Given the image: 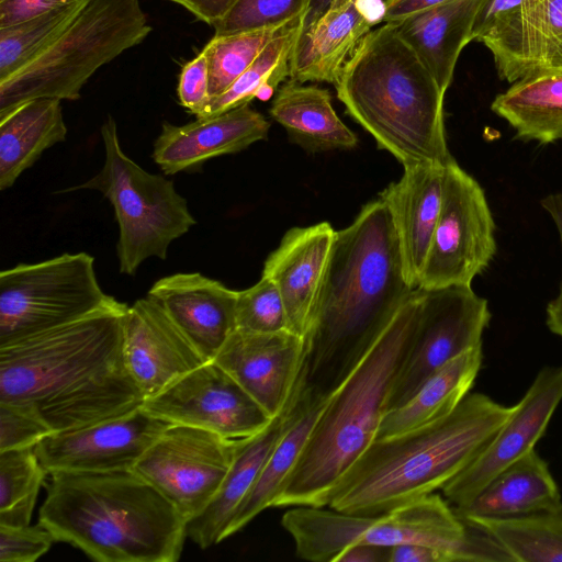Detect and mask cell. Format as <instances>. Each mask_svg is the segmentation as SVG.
<instances>
[{
  "label": "cell",
  "mask_w": 562,
  "mask_h": 562,
  "mask_svg": "<svg viewBox=\"0 0 562 562\" xmlns=\"http://www.w3.org/2000/svg\"><path fill=\"white\" fill-rule=\"evenodd\" d=\"M191 12L198 20L214 26L223 20L239 0H169Z\"/></svg>",
  "instance_id": "obj_47"
},
{
  "label": "cell",
  "mask_w": 562,
  "mask_h": 562,
  "mask_svg": "<svg viewBox=\"0 0 562 562\" xmlns=\"http://www.w3.org/2000/svg\"><path fill=\"white\" fill-rule=\"evenodd\" d=\"M124 356L145 398L207 362L161 306L147 296L128 306Z\"/></svg>",
  "instance_id": "obj_18"
},
{
  "label": "cell",
  "mask_w": 562,
  "mask_h": 562,
  "mask_svg": "<svg viewBox=\"0 0 562 562\" xmlns=\"http://www.w3.org/2000/svg\"><path fill=\"white\" fill-rule=\"evenodd\" d=\"M348 114L404 167L448 165L445 93L391 23L370 31L335 83Z\"/></svg>",
  "instance_id": "obj_6"
},
{
  "label": "cell",
  "mask_w": 562,
  "mask_h": 562,
  "mask_svg": "<svg viewBox=\"0 0 562 562\" xmlns=\"http://www.w3.org/2000/svg\"><path fill=\"white\" fill-rule=\"evenodd\" d=\"M281 26L213 36L203 48L209 67L210 102L238 79Z\"/></svg>",
  "instance_id": "obj_37"
},
{
  "label": "cell",
  "mask_w": 562,
  "mask_h": 562,
  "mask_svg": "<svg viewBox=\"0 0 562 562\" xmlns=\"http://www.w3.org/2000/svg\"><path fill=\"white\" fill-rule=\"evenodd\" d=\"M420 310L416 288L344 367L273 507H328L338 482L376 439Z\"/></svg>",
  "instance_id": "obj_2"
},
{
  "label": "cell",
  "mask_w": 562,
  "mask_h": 562,
  "mask_svg": "<svg viewBox=\"0 0 562 562\" xmlns=\"http://www.w3.org/2000/svg\"><path fill=\"white\" fill-rule=\"evenodd\" d=\"M123 302L58 328L0 346V403L53 432L128 414L145 396L126 366Z\"/></svg>",
  "instance_id": "obj_1"
},
{
  "label": "cell",
  "mask_w": 562,
  "mask_h": 562,
  "mask_svg": "<svg viewBox=\"0 0 562 562\" xmlns=\"http://www.w3.org/2000/svg\"><path fill=\"white\" fill-rule=\"evenodd\" d=\"M269 126L249 103L184 125L164 122L153 159L166 175L194 171L211 158L238 153L267 138Z\"/></svg>",
  "instance_id": "obj_21"
},
{
  "label": "cell",
  "mask_w": 562,
  "mask_h": 562,
  "mask_svg": "<svg viewBox=\"0 0 562 562\" xmlns=\"http://www.w3.org/2000/svg\"><path fill=\"white\" fill-rule=\"evenodd\" d=\"M448 0H384L382 21L392 23Z\"/></svg>",
  "instance_id": "obj_49"
},
{
  "label": "cell",
  "mask_w": 562,
  "mask_h": 562,
  "mask_svg": "<svg viewBox=\"0 0 562 562\" xmlns=\"http://www.w3.org/2000/svg\"><path fill=\"white\" fill-rule=\"evenodd\" d=\"M100 286L94 259L63 254L0 272V346L79 321L117 304Z\"/></svg>",
  "instance_id": "obj_10"
},
{
  "label": "cell",
  "mask_w": 562,
  "mask_h": 562,
  "mask_svg": "<svg viewBox=\"0 0 562 562\" xmlns=\"http://www.w3.org/2000/svg\"><path fill=\"white\" fill-rule=\"evenodd\" d=\"M419 290V321L398 374L390 409L408 401L448 361L482 346L483 333L491 319L487 301L479 296L471 285Z\"/></svg>",
  "instance_id": "obj_13"
},
{
  "label": "cell",
  "mask_w": 562,
  "mask_h": 562,
  "mask_svg": "<svg viewBox=\"0 0 562 562\" xmlns=\"http://www.w3.org/2000/svg\"><path fill=\"white\" fill-rule=\"evenodd\" d=\"M415 289L406 278L385 203H368L334 237L305 338L308 384L315 385L329 367L338 369V378Z\"/></svg>",
  "instance_id": "obj_3"
},
{
  "label": "cell",
  "mask_w": 562,
  "mask_h": 562,
  "mask_svg": "<svg viewBox=\"0 0 562 562\" xmlns=\"http://www.w3.org/2000/svg\"><path fill=\"white\" fill-rule=\"evenodd\" d=\"M495 252V224L484 191L452 159L445 167L441 207L417 288L471 285Z\"/></svg>",
  "instance_id": "obj_11"
},
{
  "label": "cell",
  "mask_w": 562,
  "mask_h": 562,
  "mask_svg": "<svg viewBox=\"0 0 562 562\" xmlns=\"http://www.w3.org/2000/svg\"><path fill=\"white\" fill-rule=\"evenodd\" d=\"M333 0H310L308 5L301 18L300 32L310 29L328 9Z\"/></svg>",
  "instance_id": "obj_50"
},
{
  "label": "cell",
  "mask_w": 562,
  "mask_h": 562,
  "mask_svg": "<svg viewBox=\"0 0 562 562\" xmlns=\"http://www.w3.org/2000/svg\"><path fill=\"white\" fill-rule=\"evenodd\" d=\"M562 401V366L541 369L483 451L442 488L454 508L469 504L495 476L535 449Z\"/></svg>",
  "instance_id": "obj_16"
},
{
  "label": "cell",
  "mask_w": 562,
  "mask_h": 562,
  "mask_svg": "<svg viewBox=\"0 0 562 562\" xmlns=\"http://www.w3.org/2000/svg\"><path fill=\"white\" fill-rule=\"evenodd\" d=\"M236 323L238 330L248 333L267 334L288 329L282 297L269 278L262 276L255 285L238 291Z\"/></svg>",
  "instance_id": "obj_38"
},
{
  "label": "cell",
  "mask_w": 562,
  "mask_h": 562,
  "mask_svg": "<svg viewBox=\"0 0 562 562\" xmlns=\"http://www.w3.org/2000/svg\"><path fill=\"white\" fill-rule=\"evenodd\" d=\"M296 507L283 514L281 524L303 560L331 562L355 543H420L449 550L458 561L491 560L488 540L436 493L378 516L351 515L330 507Z\"/></svg>",
  "instance_id": "obj_7"
},
{
  "label": "cell",
  "mask_w": 562,
  "mask_h": 562,
  "mask_svg": "<svg viewBox=\"0 0 562 562\" xmlns=\"http://www.w3.org/2000/svg\"><path fill=\"white\" fill-rule=\"evenodd\" d=\"M482 360L479 346L440 367L408 401L385 414L376 439L413 430L450 414L469 394Z\"/></svg>",
  "instance_id": "obj_30"
},
{
  "label": "cell",
  "mask_w": 562,
  "mask_h": 562,
  "mask_svg": "<svg viewBox=\"0 0 562 562\" xmlns=\"http://www.w3.org/2000/svg\"><path fill=\"white\" fill-rule=\"evenodd\" d=\"M461 519L507 518L562 510V498L543 459L533 449L495 476L469 504Z\"/></svg>",
  "instance_id": "obj_27"
},
{
  "label": "cell",
  "mask_w": 562,
  "mask_h": 562,
  "mask_svg": "<svg viewBox=\"0 0 562 562\" xmlns=\"http://www.w3.org/2000/svg\"><path fill=\"white\" fill-rule=\"evenodd\" d=\"M484 2L448 0L391 23L443 92L452 81L462 49L473 41V26Z\"/></svg>",
  "instance_id": "obj_26"
},
{
  "label": "cell",
  "mask_w": 562,
  "mask_h": 562,
  "mask_svg": "<svg viewBox=\"0 0 562 562\" xmlns=\"http://www.w3.org/2000/svg\"><path fill=\"white\" fill-rule=\"evenodd\" d=\"M269 113L296 144L312 151L349 149L356 135L331 105L328 90L289 79L277 91Z\"/></svg>",
  "instance_id": "obj_29"
},
{
  "label": "cell",
  "mask_w": 562,
  "mask_h": 562,
  "mask_svg": "<svg viewBox=\"0 0 562 562\" xmlns=\"http://www.w3.org/2000/svg\"><path fill=\"white\" fill-rule=\"evenodd\" d=\"M245 439L172 424L133 470L154 485L188 524L211 502Z\"/></svg>",
  "instance_id": "obj_12"
},
{
  "label": "cell",
  "mask_w": 562,
  "mask_h": 562,
  "mask_svg": "<svg viewBox=\"0 0 562 562\" xmlns=\"http://www.w3.org/2000/svg\"><path fill=\"white\" fill-rule=\"evenodd\" d=\"M491 109L519 139L562 142V68L541 69L517 80L494 99Z\"/></svg>",
  "instance_id": "obj_31"
},
{
  "label": "cell",
  "mask_w": 562,
  "mask_h": 562,
  "mask_svg": "<svg viewBox=\"0 0 562 562\" xmlns=\"http://www.w3.org/2000/svg\"><path fill=\"white\" fill-rule=\"evenodd\" d=\"M557 68H562V0H548L539 70Z\"/></svg>",
  "instance_id": "obj_43"
},
{
  "label": "cell",
  "mask_w": 562,
  "mask_h": 562,
  "mask_svg": "<svg viewBox=\"0 0 562 562\" xmlns=\"http://www.w3.org/2000/svg\"><path fill=\"white\" fill-rule=\"evenodd\" d=\"M513 411L484 394H468L432 423L375 439L338 482L328 507L378 516L441 490L483 451Z\"/></svg>",
  "instance_id": "obj_5"
},
{
  "label": "cell",
  "mask_w": 562,
  "mask_h": 562,
  "mask_svg": "<svg viewBox=\"0 0 562 562\" xmlns=\"http://www.w3.org/2000/svg\"><path fill=\"white\" fill-rule=\"evenodd\" d=\"M47 474L35 448L0 451V525H30Z\"/></svg>",
  "instance_id": "obj_36"
},
{
  "label": "cell",
  "mask_w": 562,
  "mask_h": 562,
  "mask_svg": "<svg viewBox=\"0 0 562 562\" xmlns=\"http://www.w3.org/2000/svg\"><path fill=\"white\" fill-rule=\"evenodd\" d=\"M362 1L333 0L310 29L299 33L289 79L301 83L338 81L374 23Z\"/></svg>",
  "instance_id": "obj_24"
},
{
  "label": "cell",
  "mask_w": 562,
  "mask_h": 562,
  "mask_svg": "<svg viewBox=\"0 0 562 562\" xmlns=\"http://www.w3.org/2000/svg\"><path fill=\"white\" fill-rule=\"evenodd\" d=\"M300 26L301 18L283 24L238 79L209 103L202 117L248 104L254 98L268 99L281 82L290 78V59Z\"/></svg>",
  "instance_id": "obj_34"
},
{
  "label": "cell",
  "mask_w": 562,
  "mask_h": 562,
  "mask_svg": "<svg viewBox=\"0 0 562 562\" xmlns=\"http://www.w3.org/2000/svg\"><path fill=\"white\" fill-rule=\"evenodd\" d=\"M391 547L355 543L341 550L331 562H389Z\"/></svg>",
  "instance_id": "obj_48"
},
{
  "label": "cell",
  "mask_w": 562,
  "mask_h": 562,
  "mask_svg": "<svg viewBox=\"0 0 562 562\" xmlns=\"http://www.w3.org/2000/svg\"><path fill=\"white\" fill-rule=\"evenodd\" d=\"M310 0H239L213 27L214 35L279 27L302 18Z\"/></svg>",
  "instance_id": "obj_39"
},
{
  "label": "cell",
  "mask_w": 562,
  "mask_h": 562,
  "mask_svg": "<svg viewBox=\"0 0 562 562\" xmlns=\"http://www.w3.org/2000/svg\"><path fill=\"white\" fill-rule=\"evenodd\" d=\"M446 166L404 167L402 178L380 195L391 214L405 274L414 288L418 286L437 225Z\"/></svg>",
  "instance_id": "obj_25"
},
{
  "label": "cell",
  "mask_w": 562,
  "mask_h": 562,
  "mask_svg": "<svg viewBox=\"0 0 562 562\" xmlns=\"http://www.w3.org/2000/svg\"><path fill=\"white\" fill-rule=\"evenodd\" d=\"M548 0H485L472 40L492 53L501 79L508 82L539 70Z\"/></svg>",
  "instance_id": "obj_23"
},
{
  "label": "cell",
  "mask_w": 562,
  "mask_h": 562,
  "mask_svg": "<svg viewBox=\"0 0 562 562\" xmlns=\"http://www.w3.org/2000/svg\"><path fill=\"white\" fill-rule=\"evenodd\" d=\"M308 392L306 371L284 408L261 431L244 440L211 502L187 524L188 537L201 549L225 539L235 513L257 481L277 442L301 413Z\"/></svg>",
  "instance_id": "obj_19"
},
{
  "label": "cell",
  "mask_w": 562,
  "mask_h": 562,
  "mask_svg": "<svg viewBox=\"0 0 562 562\" xmlns=\"http://www.w3.org/2000/svg\"><path fill=\"white\" fill-rule=\"evenodd\" d=\"M207 360L218 355L237 329L238 291L199 272L157 280L147 293Z\"/></svg>",
  "instance_id": "obj_20"
},
{
  "label": "cell",
  "mask_w": 562,
  "mask_h": 562,
  "mask_svg": "<svg viewBox=\"0 0 562 562\" xmlns=\"http://www.w3.org/2000/svg\"><path fill=\"white\" fill-rule=\"evenodd\" d=\"M105 158L100 171L81 184L59 192L90 189L101 192L115 212L120 236V272L135 276L148 258L165 260L170 244L196 223L187 200L171 180L149 173L123 151L115 120L101 127Z\"/></svg>",
  "instance_id": "obj_9"
},
{
  "label": "cell",
  "mask_w": 562,
  "mask_h": 562,
  "mask_svg": "<svg viewBox=\"0 0 562 562\" xmlns=\"http://www.w3.org/2000/svg\"><path fill=\"white\" fill-rule=\"evenodd\" d=\"M53 431L35 416L0 403V451L35 448Z\"/></svg>",
  "instance_id": "obj_41"
},
{
  "label": "cell",
  "mask_w": 562,
  "mask_h": 562,
  "mask_svg": "<svg viewBox=\"0 0 562 562\" xmlns=\"http://www.w3.org/2000/svg\"><path fill=\"white\" fill-rule=\"evenodd\" d=\"M88 0H79L0 29V82L47 49L71 24Z\"/></svg>",
  "instance_id": "obj_35"
},
{
  "label": "cell",
  "mask_w": 562,
  "mask_h": 562,
  "mask_svg": "<svg viewBox=\"0 0 562 562\" xmlns=\"http://www.w3.org/2000/svg\"><path fill=\"white\" fill-rule=\"evenodd\" d=\"M61 101L37 98L0 117V190L9 189L47 149L64 142Z\"/></svg>",
  "instance_id": "obj_28"
},
{
  "label": "cell",
  "mask_w": 562,
  "mask_h": 562,
  "mask_svg": "<svg viewBox=\"0 0 562 562\" xmlns=\"http://www.w3.org/2000/svg\"><path fill=\"white\" fill-rule=\"evenodd\" d=\"M150 32L140 0H88L47 49L0 82V117L37 98L79 99L99 68Z\"/></svg>",
  "instance_id": "obj_8"
},
{
  "label": "cell",
  "mask_w": 562,
  "mask_h": 562,
  "mask_svg": "<svg viewBox=\"0 0 562 562\" xmlns=\"http://www.w3.org/2000/svg\"><path fill=\"white\" fill-rule=\"evenodd\" d=\"M541 204L553 220L562 245V192L543 198ZM547 325L553 334L562 337V284L558 296L547 306Z\"/></svg>",
  "instance_id": "obj_45"
},
{
  "label": "cell",
  "mask_w": 562,
  "mask_h": 562,
  "mask_svg": "<svg viewBox=\"0 0 562 562\" xmlns=\"http://www.w3.org/2000/svg\"><path fill=\"white\" fill-rule=\"evenodd\" d=\"M458 561L453 552L441 548L405 543L391 547L389 562H453Z\"/></svg>",
  "instance_id": "obj_46"
},
{
  "label": "cell",
  "mask_w": 562,
  "mask_h": 562,
  "mask_svg": "<svg viewBox=\"0 0 562 562\" xmlns=\"http://www.w3.org/2000/svg\"><path fill=\"white\" fill-rule=\"evenodd\" d=\"M335 234L327 222L293 227L263 266L262 276L277 285L282 297L288 329L303 338L311 327Z\"/></svg>",
  "instance_id": "obj_22"
},
{
  "label": "cell",
  "mask_w": 562,
  "mask_h": 562,
  "mask_svg": "<svg viewBox=\"0 0 562 562\" xmlns=\"http://www.w3.org/2000/svg\"><path fill=\"white\" fill-rule=\"evenodd\" d=\"M38 522L98 562H177L187 521L134 470L52 472Z\"/></svg>",
  "instance_id": "obj_4"
},
{
  "label": "cell",
  "mask_w": 562,
  "mask_h": 562,
  "mask_svg": "<svg viewBox=\"0 0 562 562\" xmlns=\"http://www.w3.org/2000/svg\"><path fill=\"white\" fill-rule=\"evenodd\" d=\"M77 1L79 0H0V29Z\"/></svg>",
  "instance_id": "obj_44"
},
{
  "label": "cell",
  "mask_w": 562,
  "mask_h": 562,
  "mask_svg": "<svg viewBox=\"0 0 562 562\" xmlns=\"http://www.w3.org/2000/svg\"><path fill=\"white\" fill-rule=\"evenodd\" d=\"M179 101L183 108L202 117L210 102L209 67L205 52L187 63L181 70L178 85Z\"/></svg>",
  "instance_id": "obj_42"
},
{
  "label": "cell",
  "mask_w": 562,
  "mask_h": 562,
  "mask_svg": "<svg viewBox=\"0 0 562 562\" xmlns=\"http://www.w3.org/2000/svg\"><path fill=\"white\" fill-rule=\"evenodd\" d=\"M142 408L170 424L202 428L229 439L249 438L273 418L213 360L145 398Z\"/></svg>",
  "instance_id": "obj_14"
},
{
  "label": "cell",
  "mask_w": 562,
  "mask_h": 562,
  "mask_svg": "<svg viewBox=\"0 0 562 562\" xmlns=\"http://www.w3.org/2000/svg\"><path fill=\"white\" fill-rule=\"evenodd\" d=\"M462 520L485 532L514 562H562V510Z\"/></svg>",
  "instance_id": "obj_33"
},
{
  "label": "cell",
  "mask_w": 562,
  "mask_h": 562,
  "mask_svg": "<svg viewBox=\"0 0 562 562\" xmlns=\"http://www.w3.org/2000/svg\"><path fill=\"white\" fill-rule=\"evenodd\" d=\"M327 393L328 390L322 391L310 384V392L301 413L271 451L257 481L228 525L225 539L241 530L266 508L273 507L274 501L299 461L326 402Z\"/></svg>",
  "instance_id": "obj_32"
},
{
  "label": "cell",
  "mask_w": 562,
  "mask_h": 562,
  "mask_svg": "<svg viewBox=\"0 0 562 562\" xmlns=\"http://www.w3.org/2000/svg\"><path fill=\"white\" fill-rule=\"evenodd\" d=\"M170 425L139 407L85 427L52 432L35 451L48 473L133 470Z\"/></svg>",
  "instance_id": "obj_15"
},
{
  "label": "cell",
  "mask_w": 562,
  "mask_h": 562,
  "mask_svg": "<svg viewBox=\"0 0 562 562\" xmlns=\"http://www.w3.org/2000/svg\"><path fill=\"white\" fill-rule=\"evenodd\" d=\"M307 355L306 339L288 329L267 334L236 329L213 361L274 417L307 371Z\"/></svg>",
  "instance_id": "obj_17"
},
{
  "label": "cell",
  "mask_w": 562,
  "mask_h": 562,
  "mask_svg": "<svg viewBox=\"0 0 562 562\" xmlns=\"http://www.w3.org/2000/svg\"><path fill=\"white\" fill-rule=\"evenodd\" d=\"M56 542L54 536L40 522L35 526L0 525V561L34 562Z\"/></svg>",
  "instance_id": "obj_40"
}]
</instances>
